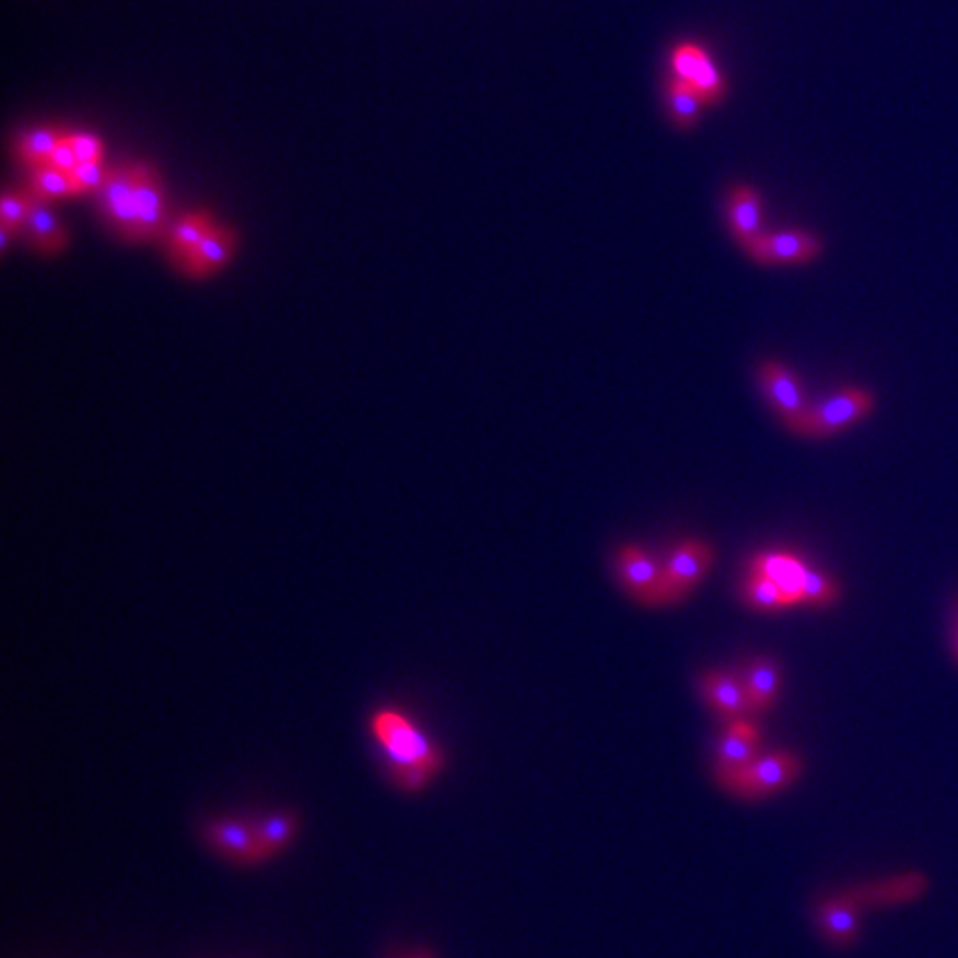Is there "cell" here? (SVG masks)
Returning <instances> with one entry per match:
<instances>
[{
	"label": "cell",
	"mask_w": 958,
	"mask_h": 958,
	"mask_svg": "<svg viewBox=\"0 0 958 958\" xmlns=\"http://www.w3.org/2000/svg\"><path fill=\"white\" fill-rule=\"evenodd\" d=\"M373 735L393 761L397 781L409 790L424 785L440 768V752L405 714L395 710L377 712L373 716Z\"/></svg>",
	"instance_id": "cell-1"
},
{
	"label": "cell",
	"mask_w": 958,
	"mask_h": 958,
	"mask_svg": "<svg viewBox=\"0 0 958 958\" xmlns=\"http://www.w3.org/2000/svg\"><path fill=\"white\" fill-rule=\"evenodd\" d=\"M798 776H802V759L792 752H770L763 757L759 755L752 763L733 774L716 776V781L731 794L746 798V802H757V798L785 790Z\"/></svg>",
	"instance_id": "cell-2"
},
{
	"label": "cell",
	"mask_w": 958,
	"mask_h": 958,
	"mask_svg": "<svg viewBox=\"0 0 958 958\" xmlns=\"http://www.w3.org/2000/svg\"><path fill=\"white\" fill-rule=\"evenodd\" d=\"M874 411V395L858 386H845L830 397L821 399L817 405H810L806 420L794 431L802 437H832L839 435L861 420H865Z\"/></svg>",
	"instance_id": "cell-3"
},
{
	"label": "cell",
	"mask_w": 958,
	"mask_h": 958,
	"mask_svg": "<svg viewBox=\"0 0 958 958\" xmlns=\"http://www.w3.org/2000/svg\"><path fill=\"white\" fill-rule=\"evenodd\" d=\"M615 575L621 588L644 606H666L664 564L642 546L623 544L615 550Z\"/></svg>",
	"instance_id": "cell-4"
},
{
	"label": "cell",
	"mask_w": 958,
	"mask_h": 958,
	"mask_svg": "<svg viewBox=\"0 0 958 958\" xmlns=\"http://www.w3.org/2000/svg\"><path fill=\"white\" fill-rule=\"evenodd\" d=\"M94 196L109 231L127 243H138L136 165L109 170L103 187Z\"/></svg>",
	"instance_id": "cell-5"
},
{
	"label": "cell",
	"mask_w": 958,
	"mask_h": 958,
	"mask_svg": "<svg viewBox=\"0 0 958 958\" xmlns=\"http://www.w3.org/2000/svg\"><path fill=\"white\" fill-rule=\"evenodd\" d=\"M757 382L774 416L794 433L810 411L804 386L794 371L781 362H763L757 369Z\"/></svg>",
	"instance_id": "cell-6"
},
{
	"label": "cell",
	"mask_w": 958,
	"mask_h": 958,
	"mask_svg": "<svg viewBox=\"0 0 958 958\" xmlns=\"http://www.w3.org/2000/svg\"><path fill=\"white\" fill-rule=\"evenodd\" d=\"M714 566V548L701 539L677 544L664 562L666 604L684 601Z\"/></svg>",
	"instance_id": "cell-7"
},
{
	"label": "cell",
	"mask_w": 958,
	"mask_h": 958,
	"mask_svg": "<svg viewBox=\"0 0 958 958\" xmlns=\"http://www.w3.org/2000/svg\"><path fill=\"white\" fill-rule=\"evenodd\" d=\"M138 243H157L170 233V205L165 183L151 165H136Z\"/></svg>",
	"instance_id": "cell-8"
},
{
	"label": "cell",
	"mask_w": 958,
	"mask_h": 958,
	"mask_svg": "<svg viewBox=\"0 0 958 958\" xmlns=\"http://www.w3.org/2000/svg\"><path fill=\"white\" fill-rule=\"evenodd\" d=\"M821 249V240L808 231H779L766 233L748 254L766 267H798L815 260Z\"/></svg>",
	"instance_id": "cell-9"
},
{
	"label": "cell",
	"mask_w": 958,
	"mask_h": 958,
	"mask_svg": "<svg viewBox=\"0 0 958 958\" xmlns=\"http://www.w3.org/2000/svg\"><path fill=\"white\" fill-rule=\"evenodd\" d=\"M863 908L865 906L854 888L850 892H843V895H837V897L821 901L815 908V919H817L821 934L832 945L848 947V945H854L858 938V930H861L858 914Z\"/></svg>",
	"instance_id": "cell-10"
},
{
	"label": "cell",
	"mask_w": 958,
	"mask_h": 958,
	"mask_svg": "<svg viewBox=\"0 0 958 958\" xmlns=\"http://www.w3.org/2000/svg\"><path fill=\"white\" fill-rule=\"evenodd\" d=\"M237 235L231 226L215 224L202 243L191 252V256L178 267L187 278L205 280L222 271L235 256Z\"/></svg>",
	"instance_id": "cell-11"
},
{
	"label": "cell",
	"mask_w": 958,
	"mask_h": 958,
	"mask_svg": "<svg viewBox=\"0 0 958 958\" xmlns=\"http://www.w3.org/2000/svg\"><path fill=\"white\" fill-rule=\"evenodd\" d=\"M761 735L746 718H735L718 737L714 757V776L733 774L759 757Z\"/></svg>",
	"instance_id": "cell-12"
},
{
	"label": "cell",
	"mask_w": 958,
	"mask_h": 958,
	"mask_svg": "<svg viewBox=\"0 0 958 958\" xmlns=\"http://www.w3.org/2000/svg\"><path fill=\"white\" fill-rule=\"evenodd\" d=\"M699 690L708 708L726 724L750 714L741 677L724 670H708L699 679Z\"/></svg>",
	"instance_id": "cell-13"
},
{
	"label": "cell",
	"mask_w": 958,
	"mask_h": 958,
	"mask_svg": "<svg viewBox=\"0 0 958 958\" xmlns=\"http://www.w3.org/2000/svg\"><path fill=\"white\" fill-rule=\"evenodd\" d=\"M30 247L43 256H56L67 249L69 233L58 218V213L51 209V202H45L32 194V209L30 218L23 231Z\"/></svg>",
	"instance_id": "cell-14"
},
{
	"label": "cell",
	"mask_w": 958,
	"mask_h": 958,
	"mask_svg": "<svg viewBox=\"0 0 958 958\" xmlns=\"http://www.w3.org/2000/svg\"><path fill=\"white\" fill-rule=\"evenodd\" d=\"M726 218L735 240L746 252H750L766 235L761 222V198L750 187H737L731 191Z\"/></svg>",
	"instance_id": "cell-15"
},
{
	"label": "cell",
	"mask_w": 958,
	"mask_h": 958,
	"mask_svg": "<svg viewBox=\"0 0 958 958\" xmlns=\"http://www.w3.org/2000/svg\"><path fill=\"white\" fill-rule=\"evenodd\" d=\"M806 569L808 566L802 559L790 552H761L752 557L750 562V573L776 584L794 606L802 604V582Z\"/></svg>",
	"instance_id": "cell-16"
},
{
	"label": "cell",
	"mask_w": 958,
	"mask_h": 958,
	"mask_svg": "<svg viewBox=\"0 0 958 958\" xmlns=\"http://www.w3.org/2000/svg\"><path fill=\"white\" fill-rule=\"evenodd\" d=\"M209 843L222 854L240 863H254L262 858L256 828L240 821H211L205 828Z\"/></svg>",
	"instance_id": "cell-17"
},
{
	"label": "cell",
	"mask_w": 958,
	"mask_h": 958,
	"mask_svg": "<svg viewBox=\"0 0 958 958\" xmlns=\"http://www.w3.org/2000/svg\"><path fill=\"white\" fill-rule=\"evenodd\" d=\"M746 697H748V710L750 714H763L768 712L781 692V668L770 657H757L752 659L741 675Z\"/></svg>",
	"instance_id": "cell-18"
},
{
	"label": "cell",
	"mask_w": 958,
	"mask_h": 958,
	"mask_svg": "<svg viewBox=\"0 0 958 958\" xmlns=\"http://www.w3.org/2000/svg\"><path fill=\"white\" fill-rule=\"evenodd\" d=\"M213 226H215L213 218L202 211L187 213L176 224H172L165 243H167L170 260L174 262L176 269L191 256V252L202 243Z\"/></svg>",
	"instance_id": "cell-19"
},
{
	"label": "cell",
	"mask_w": 958,
	"mask_h": 958,
	"mask_svg": "<svg viewBox=\"0 0 958 958\" xmlns=\"http://www.w3.org/2000/svg\"><path fill=\"white\" fill-rule=\"evenodd\" d=\"M36 198L45 200V202H54L60 198H73V196H83L80 191L78 183L73 180V176L69 172L56 170L51 165L45 167H36L30 174V187H27Z\"/></svg>",
	"instance_id": "cell-20"
},
{
	"label": "cell",
	"mask_w": 958,
	"mask_h": 958,
	"mask_svg": "<svg viewBox=\"0 0 958 958\" xmlns=\"http://www.w3.org/2000/svg\"><path fill=\"white\" fill-rule=\"evenodd\" d=\"M741 599L746 606L759 612H779L785 608H792L794 604L790 597L770 580L750 573L741 584Z\"/></svg>",
	"instance_id": "cell-21"
},
{
	"label": "cell",
	"mask_w": 958,
	"mask_h": 958,
	"mask_svg": "<svg viewBox=\"0 0 958 958\" xmlns=\"http://www.w3.org/2000/svg\"><path fill=\"white\" fill-rule=\"evenodd\" d=\"M62 136L65 133H60L58 129H51V127H43V129H34V131L25 133L19 140L21 160L32 170L49 165V157H51L54 149L58 147V142L62 140Z\"/></svg>",
	"instance_id": "cell-22"
},
{
	"label": "cell",
	"mask_w": 958,
	"mask_h": 958,
	"mask_svg": "<svg viewBox=\"0 0 958 958\" xmlns=\"http://www.w3.org/2000/svg\"><path fill=\"white\" fill-rule=\"evenodd\" d=\"M293 834H295V819L291 815L278 813V815L262 819L256 826V837H258L262 858L282 850L293 839Z\"/></svg>",
	"instance_id": "cell-23"
},
{
	"label": "cell",
	"mask_w": 958,
	"mask_h": 958,
	"mask_svg": "<svg viewBox=\"0 0 958 958\" xmlns=\"http://www.w3.org/2000/svg\"><path fill=\"white\" fill-rule=\"evenodd\" d=\"M668 105H670V116L679 127H692L699 120L701 107L705 105L703 98L688 85L681 83V80H673L668 87Z\"/></svg>",
	"instance_id": "cell-24"
},
{
	"label": "cell",
	"mask_w": 958,
	"mask_h": 958,
	"mask_svg": "<svg viewBox=\"0 0 958 958\" xmlns=\"http://www.w3.org/2000/svg\"><path fill=\"white\" fill-rule=\"evenodd\" d=\"M32 209V191H5L0 200V229H8L12 235H23Z\"/></svg>",
	"instance_id": "cell-25"
},
{
	"label": "cell",
	"mask_w": 958,
	"mask_h": 958,
	"mask_svg": "<svg viewBox=\"0 0 958 958\" xmlns=\"http://www.w3.org/2000/svg\"><path fill=\"white\" fill-rule=\"evenodd\" d=\"M839 599V586L821 571H813L810 566L804 573L802 582V604L806 606H832Z\"/></svg>",
	"instance_id": "cell-26"
},
{
	"label": "cell",
	"mask_w": 958,
	"mask_h": 958,
	"mask_svg": "<svg viewBox=\"0 0 958 958\" xmlns=\"http://www.w3.org/2000/svg\"><path fill=\"white\" fill-rule=\"evenodd\" d=\"M688 85L703 98V103H716L718 98L724 96V80H722V75H718L714 62L708 58L705 51L701 54L699 65H697Z\"/></svg>",
	"instance_id": "cell-27"
},
{
	"label": "cell",
	"mask_w": 958,
	"mask_h": 958,
	"mask_svg": "<svg viewBox=\"0 0 958 958\" xmlns=\"http://www.w3.org/2000/svg\"><path fill=\"white\" fill-rule=\"evenodd\" d=\"M67 140L73 149V155L78 160V165L83 163H103L105 157V147L103 142L92 136V133H67Z\"/></svg>",
	"instance_id": "cell-28"
},
{
	"label": "cell",
	"mask_w": 958,
	"mask_h": 958,
	"mask_svg": "<svg viewBox=\"0 0 958 958\" xmlns=\"http://www.w3.org/2000/svg\"><path fill=\"white\" fill-rule=\"evenodd\" d=\"M107 172L109 170H105L103 163H83V165H75L71 176L78 183L80 191H83V196H85V194H96L103 187Z\"/></svg>",
	"instance_id": "cell-29"
},
{
	"label": "cell",
	"mask_w": 958,
	"mask_h": 958,
	"mask_svg": "<svg viewBox=\"0 0 958 958\" xmlns=\"http://www.w3.org/2000/svg\"><path fill=\"white\" fill-rule=\"evenodd\" d=\"M703 49L697 45H681L675 49L673 54V71H675V80H681V83H690V78L699 65Z\"/></svg>",
	"instance_id": "cell-30"
},
{
	"label": "cell",
	"mask_w": 958,
	"mask_h": 958,
	"mask_svg": "<svg viewBox=\"0 0 958 958\" xmlns=\"http://www.w3.org/2000/svg\"><path fill=\"white\" fill-rule=\"evenodd\" d=\"M49 165L56 167V170L69 172V174L75 170L78 160H75V155H73V149H71L69 140H67V133L62 136V140H60L58 147L54 149V153H51V157H49Z\"/></svg>",
	"instance_id": "cell-31"
},
{
	"label": "cell",
	"mask_w": 958,
	"mask_h": 958,
	"mask_svg": "<svg viewBox=\"0 0 958 958\" xmlns=\"http://www.w3.org/2000/svg\"><path fill=\"white\" fill-rule=\"evenodd\" d=\"M405 958H433V954L429 949H416V951L407 954Z\"/></svg>",
	"instance_id": "cell-32"
},
{
	"label": "cell",
	"mask_w": 958,
	"mask_h": 958,
	"mask_svg": "<svg viewBox=\"0 0 958 958\" xmlns=\"http://www.w3.org/2000/svg\"><path fill=\"white\" fill-rule=\"evenodd\" d=\"M956 651H958V642H956Z\"/></svg>",
	"instance_id": "cell-33"
}]
</instances>
